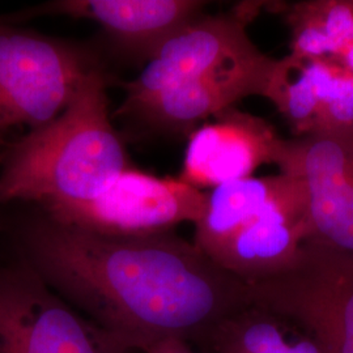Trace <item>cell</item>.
<instances>
[{
    "label": "cell",
    "mask_w": 353,
    "mask_h": 353,
    "mask_svg": "<svg viewBox=\"0 0 353 353\" xmlns=\"http://www.w3.org/2000/svg\"><path fill=\"white\" fill-rule=\"evenodd\" d=\"M19 259L97 326L141 352L201 341L252 305V287L174 232L108 239L38 211L13 225Z\"/></svg>",
    "instance_id": "1"
},
{
    "label": "cell",
    "mask_w": 353,
    "mask_h": 353,
    "mask_svg": "<svg viewBox=\"0 0 353 353\" xmlns=\"http://www.w3.org/2000/svg\"><path fill=\"white\" fill-rule=\"evenodd\" d=\"M256 6L199 14L156 49L140 75L123 83L126 99L117 115L147 126L189 132L250 96L265 97L276 59L254 43L246 26Z\"/></svg>",
    "instance_id": "2"
},
{
    "label": "cell",
    "mask_w": 353,
    "mask_h": 353,
    "mask_svg": "<svg viewBox=\"0 0 353 353\" xmlns=\"http://www.w3.org/2000/svg\"><path fill=\"white\" fill-rule=\"evenodd\" d=\"M109 79L102 65L93 68L62 113L4 148L1 204L85 201L128 168L109 113Z\"/></svg>",
    "instance_id": "3"
},
{
    "label": "cell",
    "mask_w": 353,
    "mask_h": 353,
    "mask_svg": "<svg viewBox=\"0 0 353 353\" xmlns=\"http://www.w3.org/2000/svg\"><path fill=\"white\" fill-rule=\"evenodd\" d=\"M99 65L87 46L0 19V153L14 128L32 131L62 113L81 80Z\"/></svg>",
    "instance_id": "4"
},
{
    "label": "cell",
    "mask_w": 353,
    "mask_h": 353,
    "mask_svg": "<svg viewBox=\"0 0 353 353\" xmlns=\"http://www.w3.org/2000/svg\"><path fill=\"white\" fill-rule=\"evenodd\" d=\"M207 192L179 178L127 168L94 196L41 207L51 220L108 239H141L173 232L202 217Z\"/></svg>",
    "instance_id": "5"
},
{
    "label": "cell",
    "mask_w": 353,
    "mask_h": 353,
    "mask_svg": "<svg viewBox=\"0 0 353 353\" xmlns=\"http://www.w3.org/2000/svg\"><path fill=\"white\" fill-rule=\"evenodd\" d=\"M252 305L303 328L323 353H353V258L303 243L284 271L250 284Z\"/></svg>",
    "instance_id": "6"
},
{
    "label": "cell",
    "mask_w": 353,
    "mask_h": 353,
    "mask_svg": "<svg viewBox=\"0 0 353 353\" xmlns=\"http://www.w3.org/2000/svg\"><path fill=\"white\" fill-rule=\"evenodd\" d=\"M19 259L0 265V353H135Z\"/></svg>",
    "instance_id": "7"
},
{
    "label": "cell",
    "mask_w": 353,
    "mask_h": 353,
    "mask_svg": "<svg viewBox=\"0 0 353 353\" xmlns=\"http://www.w3.org/2000/svg\"><path fill=\"white\" fill-rule=\"evenodd\" d=\"M275 164L303 183V243L353 258V135L283 139Z\"/></svg>",
    "instance_id": "8"
},
{
    "label": "cell",
    "mask_w": 353,
    "mask_h": 353,
    "mask_svg": "<svg viewBox=\"0 0 353 353\" xmlns=\"http://www.w3.org/2000/svg\"><path fill=\"white\" fill-rule=\"evenodd\" d=\"M214 118L190 134L181 181L195 189H214L276 163L283 139L265 119L234 106Z\"/></svg>",
    "instance_id": "9"
},
{
    "label": "cell",
    "mask_w": 353,
    "mask_h": 353,
    "mask_svg": "<svg viewBox=\"0 0 353 353\" xmlns=\"http://www.w3.org/2000/svg\"><path fill=\"white\" fill-rule=\"evenodd\" d=\"M205 4L199 0H54L0 19L11 24L41 16L92 20L118 50L147 62L166 38L202 14Z\"/></svg>",
    "instance_id": "10"
},
{
    "label": "cell",
    "mask_w": 353,
    "mask_h": 353,
    "mask_svg": "<svg viewBox=\"0 0 353 353\" xmlns=\"http://www.w3.org/2000/svg\"><path fill=\"white\" fill-rule=\"evenodd\" d=\"M306 237V195L259 214L208 256L248 284L288 268Z\"/></svg>",
    "instance_id": "11"
},
{
    "label": "cell",
    "mask_w": 353,
    "mask_h": 353,
    "mask_svg": "<svg viewBox=\"0 0 353 353\" xmlns=\"http://www.w3.org/2000/svg\"><path fill=\"white\" fill-rule=\"evenodd\" d=\"M303 198V183L284 173L248 176L220 185L207 192L202 217L194 224V243L210 255L259 214Z\"/></svg>",
    "instance_id": "12"
},
{
    "label": "cell",
    "mask_w": 353,
    "mask_h": 353,
    "mask_svg": "<svg viewBox=\"0 0 353 353\" xmlns=\"http://www.w3.org/2000/svg\"><path fill=\"white\" fill-rule=\"evenodd\" d=\"M198 347L202 353H323L303 328L256 305L223 321Z\"/></svg>",
    "instance_id": "13"
},
{
    "label": "cell",
    "mask_w": 353,
    "mask_h": 353,
    "mask_svg": "<svg viewBox=\"0 0 353 353\" xmlns=\"http://www.w3.org/2000/svg\"><path fill=\"white\" fill-rule=\"evenodd\" d=\"M335 62L290 54L276 59L265 99L288 122L293 138L313 135L322 93Z\"/></svg>",
    "instance_id": "14"
},
{
    "label": "cell",
    "mask_w": 353,
    "mask_h": 353,
    "mask_svg": "<svg viewBox=\"0 0 353 353\" xmlns=\"http://www.w3.org/2000/svg\"><path fill=\"white\" fill-rule=\"evenodd\" d=\"M292 36L290 54L335 62L353 52V0H309L284 13Z\"/></svg>",
    "instance_id": "15"
},
{
    "label": "cell",
    "mask_w": 353,
    "mask_h": 353,
    "mask_svg": "<svg viewBox=\"0 0 353 353\" xmlns=\"http://www.w3.org/2000/svg\"><path fill=\"white\" fill-rule=\"evenodd\" d=\"M143 353H198L191 348V344L188 341L176 338H168L163 341H156L147 348H144Z\"/></svg>",
    "instance_id": "16"
},
{
    "label": "cell",
    "mask_w": 353,
    "mask_h": 353,
    "mask_svg": "<svg viewBox=\"0 0 353 353\" xmlns=\"http://www.w3.org/2000/svg\"><path fill=\"white\" fill-rule=\"evenodd\" d=\"M1 159H3V153H0V164H1Z\"/></svg>",
    "instance_id": "17"
}]
</instances>
